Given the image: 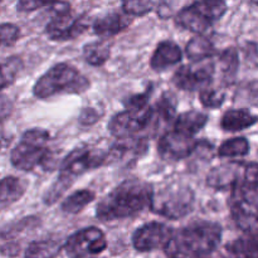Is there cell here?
<instances>
[{"mask_svg":"<svg viewBox=\"0 0 258 258\" xmlns=\"http://www.w3.org/2000/svg\"><path fill=\"white\" fill-rule=\"evenodd\" d=\"M153 189L139 179L123 180L97 204L96 217L102 222H112L138 216L149 208Z\"/></svg>","mask_w":258,"mask_h":258,"instance_id":"cell-1","label":"cell"},{"mask_svg":"<svg viewBox=\"0 0 258 258\" xmlns=\"http://www.w3.org/2000/svg\"><path fill=\"white\" fill-rule=\"evenodd\" d=\"M222 241V227L208 221H197L171 234L164 247L168 258H203L213 253Z\"/></svg>","mask_w":258,"mask_h":258,"instance_id":"cell-2","label":"cell"},{"mask_svg":"<svg viewBox=\"0 0 258 258\" xmlns=\"http://www.w3.org/2000/svg\"><path fill=\"white\" fill-rule=\"evenodd\" d=\"M106 164H108L107 151L91 148L86 144L75 148L60 163L59 175L44 193L43 203L45 206H53L72 186L78 176Z\"/></svg>","mask_w":258,"mask_h":258,"instance_id":"cell-3","label":"cell"},{"mask_svg":"<svg viewBox=\"0 0 258 258\" xmlns=\"http://www.w3.org/2000/svg\"><path fill=\"white\" fill-rule=\"evenodd\" d=\"M90 88V81L68 63H57L38 78L33 86L34 97L45 100L57 95H81Z\"/></svg>","mask_w":258,"mask_h":258,"instance_id":"cell-4","label":"cell"},{"mask_svg":"<svg viewBox=\"0 0 258 258\" xmlns=\"http://www.w3.org/2000/svg\"><path fill=\"white\" fill-rule=\"evenodd\" d=\"M50 135L43 128H30L22 135L19 144L10 153V163L15 169L32 171L37 166L45 170L54 168L53 155L47 144Z\"/></svg>","mask_w":258,"mask_h":258,"instance_id":"cell-5","label":"cell"},{"mask_svg":"<svg viewBox=\"0 0 258 258\" xmlns=\"http://www.w3.org/2000/svg\"><path fill=\"white\" fill-rule=\"evenodd\" d=\"M194 207V191L188 185L173 183L151 194L149 208L164 218L181 219L188 216Z\"/></svg>","mask_w":258,"mask_h":258,"instance_id":"cell-6","label":"cell"},{"mask_svg":"<svg viewBox=\"0 0 258 258\" xmlns=\"http://www.w3.org/2000/svg\"><path fill=\"white\" fill-rule=\"evenodd\" d=\"M227 9V0H196L175 15V24L201 35L219 22Z\"/></svg>","mask_w":258,"mask_h":258,"instance_id":"cell-7","label":"cell"},{"mask_svg":"<svg viewBox=\"0 0 258 258\" xmlns=\"http://www.w3.org/2000/svg\"><path fill=\"white\" fill-rule=\"evenodd\" d=\"M258 181L243 178L232 188L229 198L232 218L237 227L248 234L257 233V202Z\"/></svg>","mask_w":258,"mask_h":258,"instance_id":"cell-8","label":"cell"},{"mask_svg":"<svg viewBox=\"0 0 258 258\" xmlns=\"http://www.w3.org/2000/svg\"><path fill=\"white\" fill-rule=\"evenodd\" d=\"M87 28V17L75 14L68 3L59 0L52 4V15L45 25V34L50 40H72L82 35Z\"/></svg>","mask_w":258,"mask_h":258,"instance_id":"cell-9","label":"cell"},{"mask_svg":"<svg viewBox=\"0 0 258 258\" xmlns=\"http://www.w3.org/2000/svg\"><path fill=\"white\" fill-rule=\"evenodd\" d=\"M63 247L70 258H92L107 248V239L100 228L87 227L71 234Z\"/></svg>","mask_w":258,"mask_h":258,"instance_id":"cell-10","label":"cell"},{"mask_svg":"<svg viewBox=\"0 0 258 258\" xmlns=\"http://www.w3.org/2000/svg\"><path fill=\"white\" fill-rule=\"evenodd\" d=\"M154 117V110L148 106L140 111L125 110L113 116L108 123L111 135L120 139L134 138L138 133L143 131Z\"/></svg>","mask_w":258,"mask_h":258,"instance_id":"cell-11","label":"cell"},{"mask_svg":"<svg viewBox=\"0 0 258 258\" xmlns=\"http://www.w3.org/2000/svg\"><path fill=\"white\" fill-rule=\"evenodd\" d=\"M214 76V63L211 60L181 66L173 76V83L183 91H197L208 87Z\"/></svg>","mask_w":258,"mask_h":258,"instance_id":"cell-12","label":"cell"},{"mask_svg":"<svg viewBox=\"0 0 258 258\" xmlns=\"http://www.w3.org/2000/svg\"><path fill=\"white\" fill-rule=\"evenodd\" d=\"M173 234V228L160 222H150L136 229L133 234V246L139 252H151L164 248Z\"/></svg>","mask_w":258,"mask_h":258,"instance_id":"cell-13","label":"cell"},{"mask_svg":"<svg viewBox=\"0 0 258 258\" xmlns=\"http://www.w3.org/2000/svg\"><path fill=\"white\" fill-rule=\"evenodd\" d=\"M198 148V143L191 136L178 131H168L160 138L158 144L159 155L164 160L179 161L190 156Z\"/></svg>","mask_w":258,"mask_h":258,"instance_id":"cell-14","label":"cell"},{"mask_svg":"<svg viewBox=\"0 0 258 258\" xmlns=\"http://www.w3.org/2000/svg\"><path fill=\"white\" fill-rule=\"evenodd\" d=\"M243 164L228 163L216 166L207 176V185L217 190L231 189L242 179L241 169Z\"/></svg>","mask_w":258,"mask_h":258,"instance_id":"cell-15","label":"cell"},{"mask_svg":"<svg viewBox=\"0 0 258 258\" xmlns=\"http://www.w3.org/2000/svg\"><path fill=\"white\" fill-rule=\"evenodd\" d=\"M133 23V18L126 15L123 12H113L103 14L102 17H98L93 22L92 28L96 35L101 38H110L118 33L123 32L126 28L130 27Z\"/></svg>","mask_w":258,"mask_h":258,"instance_id":"cell-16","label":"cell"},{"mask_svg":"<svg viewBox=\"0 0 258 258\" xmlns=\"http://www.w3.org/2000/svg\"><path fill=\"white\" fill-rule=\"evenodd\" d=\"M183 58L180 47L173 40H163L156 45L150 59V67L156 72H163L179 63Z\"/></svg>","mask_w":258,"mask_h":258,"instance_id":"cell-17","label":"cell"},{"mask_svg":"<svg viewBox=\"0 0 258 258\" xmlns=\"http://www.w3.org/2000/svg\"><path fill=\"white\" fill-rule=\"evenodd\" d=\"M257 123V116L246 108L229 110L223 115L221 121V127L228 133L246 130Z\"/></svg>","mask_w":258,"mask_h":258,"instance_id":"cell-18","label":"cell"},{"mask_svg":"<svg viewBox=\"0 0 258 258\" xmlns=\"http://www.w3.org/2000/svg\"><path fill=\"white\" fill-rule=\"evenodd\" d=\"M174 120H175V122H174L175 131L193 138L197 133H199L207 125V122H208V115L204 112H201V111L191 110L180 113Z\"/></svg>","mask_w":258,"mask_h":258,"instance_id":"cell-19","label":"cell"},{"mask_svg":"<svg viewBox=\"0 0 258 258\" xmlns=\"http://www.w3.org/2000/svg\"><path fill=\"white\" fill-rule=\"evenodd\" d=\"M27 185L17 176H5L0 179V208H7L17 203L25 194Z\"/></svg>","mask_w":258,"mask_h":258,"instance_id":"cell-20","label":"cell"},{"mask_svg":"<svg viewBox=\"0 0 258 258\" xmlns=\"http://www.w3.org/2000/svg\"><path fill=\"white\" fill-rule=\"evenodd\" d=\"M226 258H258L257 233L239 237L224 248Z\"/></svg>","mask_w":258,"mask_h":258,"instance_id":"cell-21","label":"cell"},{"mask_svg":"<svg viewBox=\"0 0 258 258\" xmlns=\"http://www.w3.org/2000/svg\"><path fill=\"white\" fill-rule=\"evenodd\" d=\"M63 244L57 238H44L28 244L25 258H55L59 254Z\"/></svg>","mask_w":258,"mask_h":258,"instance_id":"cell-22","label":"cell"},{"mask_svg":"<svg viewBox=\"0 0 258 258\" xmlns=\"http://www.w3.org/2000/svg\"><path fill=\"white\" fill-rule=\"evenodd\" d=\"M82 53L88 64L93 67H101L110 59L111 47L106 40H96V42L87 43L83 47Z\"/></svg>","mask_w":258,"mask_h":258,"instance_id":"cell-23","label":"cell"},{"mask_svg":"<svg viewBox=\"0 0 258 258\" xmlns=\"http://www.w3.org/2000/svg\"><path fill=\"white\" fill-rule=\"evenodd\" d=\"M185 53L186 57L196 63L209 59L216 53V50H214L213 43L208 38L203 37V35H197L193 39L189 40L185 48Z\"/></svg>","mask_w":258,"mask_h":258,"instance_id":"cell-24","label":"cell"},{"mask_svg":"<svg viewBox=\"0 0 258 258\" xmlns=\"http://www.w3.org/2000/svg\"><path fill=\"white\" fill-rule=\"evenodd\" d=\"M96 198V194L88 189H81L68 196L60 204L63 212L68 214H77L82 212L83 208L92 203Z\"/></svg>","mask_w":258,"mask_h":258,"instance_id":"cell-25","label":"cell"},{"mask_svg":"<svg viewBox=\"0 0 258 258\" xmlns=\"http://www.w3.org/2000/svg\"><path fill=\"white\" fill-rule=\"evenodd\" d=\"M219 64H221L222 73H223L224 81L227 83H232L236 78L239 67L238 50L234 47H229L224 49L219 54Z\"/></svg>","mask_w":258,"mask_h":258,"instance_id":"cell-26","label":"cell"},{"mask_svg":"<svg viewBox=\"0 0 258 258\" xmlns=\"http://www.w3.org/2000/svg\"><path fill=\"white\" fill-rule=\"evenodd\" d=\"M248 153L249 143L246 138L229 139L218 148L219 158H241Z\"/></svg>","mask_w":258,"mask_h":258,"instance_id":"cell-27","label":"cell"},{"mask_svg":"<svg viewBox=\"0 0 258 258\" xmlns=\"http://www.w3.org/2000/svg\"><path fill=\"white\" fill-rule=\"evenodd\" d=\"M22 70L23 63L18 57H10L0 63V91L13 85Z\"/></svg>","mask_w":258,"mask_h":258,"instance_id":"cell-28","label":"cell"},{"mask_svg":"<svg viewBox=\"0 0 258 258\" xmlns=\"http://www.w3.org/2000/svg\"><path fill=\"white\" fill-rule=\"evenodd\" d=\"M122 3V12L128 17H144L153 12V0H121Z\"/></svg>","mask_w":258,"mask_h":258,"instance_id":"cell-29","label":"cell"},{"mask_svg":"<svg viewBox=\"0 0 258 258\" xmlns=\"http://www.w3.org/2000/svg\"><path fill=\"white\" fill-rule=\"evenodd\" d=\"M155 108L158 115L163 118L164 121H171L176 117V101L169 93H165L160 97V100L156 102Z\"/></svg>","mask_w":258,"mask_h":258,"instance_id":"cell-30","label":"cell"},{"mask_svg":"<svg viewBox=\"0 0 258 258\" xmlns=\"http://www.w3.org/2000/svg\"><path fill=\"white\" fill-rule=\"evenodd\" d=\"M226 100V93L221 90L206 87L201 91V102L206 108L221 107Z\"/></svg>","mask_w":258,"mask_h":258,"instance_id":"cell-31","label":"cell"},{"mask_svg":"<svg viewBox=\"0 0 258 258\" xmlns=\"http://www.w3.org/2000/svg\"><path fill=\"white\" fill-rule=\"evenodd\" d=\"M20 29L18 25L12 23H3L0 24V47L12 45L19 39Z\"/></svg>","mask_w":258,"mask_h":258,"instance_id":"cell-32","label":"cell"},{"mask_svg":"<svg viewBox=\"0 0 258 258\" xmlns=\"http://www.w3.org/2000/svg\"><path fill=\"white\" fill-rule=\"evenodd\" d=\"M151 90H148L144 93H138V95H134L131 97H128L127 100L123 102L126 110H135L140 111L144 110L149 106V98H150Z\"/></svg>","mask_w":258,"mask_h":258,"instance_id":"cell-33","label":"cell"},{"mask_svg":"<svg viewBox=\"0 0 258 258\" xmlns=\"http://www.w3.org/2000/svg\"><path fill=\"white\" fill-rule=\"evenodd\" d=\"M59 0H18L17 10L20 13H30L47 5H52Z\"/></svg>","mask_w":258,"mask_h":258,"instance_id":"cell-34","label":"cell"},{"mask_svg":"<svg viewBox=\"0 0 258 258\" xmlns=\"http://www.w3.org/2000/svg\"><path fill=\"white\" fill-rule=\"evenodd\" d=\"M100 117L101 115L95 108H83L80 115V123L83 126H91L97 122Z\"/></svg>","mask_w":258,"mask_h":258,"instance_id":"cell-35","label":"cell"},{"mask_svg":"<svg viewBox=\"0 0 258 258\" xmlns=\"http://www.w3.org/2000/svg\"><path fill=\"white\" fill-rule=\"evenodd\" d=\"M10 112H12V103H10V101L7 97L0 96V122L3 121V118L8 117Z\"/></svg>","mask_w":258,"mask_h":258,"instance_id":"cell-36","label":"cell"},{"mask_svg":"<svg viewBox=\"0 0 258 258\" xmlns=\"http://www.w3.org/2000/svg\"><path fill=\"white\" fill-rule=\"evenodd\" d=\"M10 141H12V139H10V136L8 135L7 133H5L4 127H3L2 122H0V151H2L3 149L8 148Z\"/></svg>","mask_w":258,"mask_h":258,"instance_id":"cell-37","label":"cell"},{"mask_svg":"<svg viewBox=\"0 0 258 258\" xmlns=\"http://www.w3.org/2000/svg\"><path fill=\"white\" fill-rule=\"evenodd\" d=\"M3 2V0H0V3H2Z\"/></svg>","mask_w":258,"mask_h":258,"instance_id":"cell-38","label":"cell"}]
</instances>
